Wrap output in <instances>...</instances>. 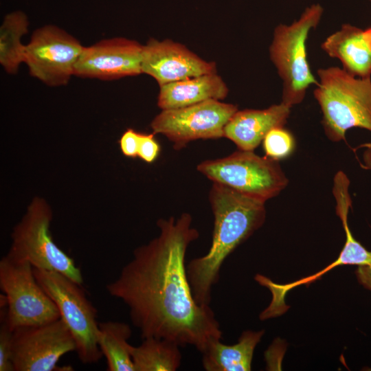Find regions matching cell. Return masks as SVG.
<instances>
[{
    "label": "cell",
    "mask_w": 371,
    "mask_h": 371,
    "mask_svg": "<svg viewBox=\"0 0 371 371\" xmlns=\"http://www.w3.org/2000/svg\"><path fill=\"white\" fill-rule=\"evenodd\" d=\"M192 223L188 213L159 219V236L137 247L106 289L128 307L142 339H166L202 352L210 341L221 339L223 333L210 305L194 299L188 279L186 251L199 236Z\"/></svg>",
    "instance_id": "1"
},
{
    "label": "cell",
    "mask_w": 371,
    "mask_h": 371,
    "mask_svg": "<svg viewBox=\"0 0 371 371\" xmlns=\"http://www.w3.org/2000/svg\"><path fill=\"white\" fill-rule=\"evenodd\" d=\"M209 201L214 214L211 246L203 256L186 265L188 279L195 301L210 305L212 286L219 280L227 256L264 223L265 203L213 183Z\"/></svg>",
    "instance_id": "2"
},
{
    "label": "cell",
    "mask_w": 371,
    "mask_h": 371,
    "mask_svg": "<svg viewBox=\"0 0 371 371\" xmlns=\"http://www.w3.org/2000/svg\"><path fill=\"white\" fill-rule=\"evenodd\" d=\"M317 74L313 95L326 136L339 142L352 128L371 133V77H357L336 66L319 68Z\"/></svg>",
    "instance_id": "3"
},
{
    "label": "cell",
    "mask_w": 371,
    "mask_h": 371,
    "mask_svg": "<svg viewBox=\"0 0 371 371\" xmlns=\"http://www.w3.org/2000/svg\"><path fill=\"white\" fill-rule=\"evenodd\" d=\"M324 13L317 3L306 8L292 23L278 24L269 47V58L282 81V102L290 107L304 100L311 85H317L307 56V40Z\"/></svg>",
    "instance_id": "4"
},
{
    "label": "cell",
    "mask_w": 371,
    "mask_h": 371,
    "mask_svg": "<svg viewBox=\"0 0 371 371\" xmlns=\"http://www.w3.org/2000/svg\"><path fill=\"white\" fill-rule=\"evenodd\" d=\"M35 278L56 304L60 318L76 343V352L83 364L98 363L103 357L98 344L97 311L82 284L53 271L34 268Z\"/></svg>",
    "instance_id": "5"
},
{
    "label": "cell",
    "mask_w": 371,
    "mask_h": 371,
    "mask_svg": "<svg viewBox=\"0 0 371 371\" xmlns=\"http://www.w3.org/2000/svg\"><path fill=\"white\" fill-rule=\"evenodd\" d=\"M196 169L212 183L265 203L289 183L278 161L254 151L238 150L223 158L205 160Z\"/></svg>",
    "instance_id": "6"
},
{
    "label": "cell",
    "mask_w": 371,
    "mask_h": 371,
    "mask_svg": "<svg viewBox=\"0 0 371 371\" xmlns=\"http://www.w3.org/2000/svg\"><path fill=\"white\" fill-rule=\"evenodd\" d=\"M52 212L45 201L35 197L14 227L8 256L30 262L34 268L60 273L82 284L80 269L53 240L49 232Z\"/></svg>",
    "instance_id": "7"
},
{
    "label": "cell",
    "mask_w": 371,
    "mask_h": 371,
    "mask_svg": "<svg viewBox=\"0 0 371 371\" xmlns=\"http://www.w3.org/2000/svg\"><path fill=\"white\" fill-rule=\"evenodd\" d=\"M0 288L6 300V306H0V315L12 330L60 318L58 308L36 280L30 262L3 256Z\"/></svg>",
    "instance_id": "8"
},
{
    "label": "cell",
    "mask_w": 371,
    "mask_h": 371,
    "mask_svg": "<svg viewBox=\"0 0 371 371\" xmlns=\"http://www.w3.org/2000/svg\"><path fill=\"white\" fill-rule=\"evenodd\" d=\"M233 104L218 100H208L192 105L164 109L153 120L154 133L166 136L180 150L196 139H218L224 137V128L238 111Z\"/></svg>",
    "instance_id": "9"
},
{
    "label": "cell",
    "mask_w": 371,
    "mask_h": 371,
    "mask_svg": "<svg viewBox=\"0 0 371 371\" xmlns=\"http://www.w3.org/2000/svg\"><path fill=\"white\" fill-rule=\"evenodd\" d=\"M84 46L64 30L46 25L36 29L25 45L24 63L30 75L49 87L66 85Z\"/></svg>",
    "instance_id": "10"
},
{
    "label": "cell",
    "mask_w": 371,
    "mask_h": 371,
    "mask_svg": "<svg viewBox=\"0 0 371 371\" xmlns=\"http://www.w3.org/2000/svg\"><path fill=\"white\" fill-rule=\"evenodd\" d=\"M76 352L75 341L59 318L13 330L12 361L14 371L59 370L57 363L65 354Z\"/></svg>",
    "instance_id": "11"
},
{
    "label": "cell",
    "mask_w": 371,
    "mask_h": 371,
    "mask_svg": "<svg viewBox=\"0 0 371 371\" xmlns=\"http://www.w3.org/2000/svg\"><path fill=\"white\" fill-rule=\"evenodd\" d=\"M143 45L134 40L115 37L85 47L75 65L74 76L113 80L142 74Z\"/></svg>",
    "instance_id": "12"
},
{
    "label": "cell",
    "mask_w": 371,
    "mask_h": 371,
    "mask_svg": "<svg viewBox=\"0 0 371 371\" xmlns=\"http://www.w3.org/2000/svg\"><path fill=\"white\" fill-rule=\"evenodd\" d=\"M142 74L152 76L159 87L170 82L216 73L214 62H207L185 45L171 40L150 38L142 52Z\"/></svg>",
    "instance_id": "13"
},
{
    "label": "cell",
    "mask_w": 371,
    "mask_h": 371,
    "mask_svg": "<svg viewBox=\"0 0 371 371\" xmlns=\"http://www.w3.org/2000/svg\"><path fill=\"white\" fill-rule=\"evenodd\" d=\"M291 109L281 102L264 109L238 110L225 125L224 137L238 150L254 151L271 130L284 126Z\"/></svg>",
    "instance_id": "14"
},
{
    "label": "cell",
    "mask_w": 371,
    "mask_h": 371,
    "mask_svg": "<svg viewBox=\"0 0 371 371\" xmlns=\"http://www.w3.org/2000/svg\"><path fill=\"white\" fill-rule=\"evenodd\" d=\"M321 48L330 58L339 60L342 69L350 74L371 77V27L361 29L342 24L325 38Z\"/></svg>",
    "instance_id": "15"
},
{
    "label": "cell",
    "mask_w": 371,
    "mask_h": 371,
    "mask_svg": "<svg viewBox=\"0 0 371 371\" xmlns=\"http://www.w3.org/2000/svg\"><path fill=\"white\" fill-rule=\"evenodd\" d=\"M228 92L217 73L203 74L160 86L157 105L161 110L181 108L208 100H223Z\"/></svg>",
    "instance_id": "16"
},
{
    "label": "cell",
    "mask_w": 371,
    "mask_h": 371,
    "mask_svg": "<svg viewBox=\"0 0 371 371\" xmlns=\"http://www.w3.org/2000/svg\"><path fill=\"white\" fill-rule=\"evenodd\" d=\"M264 330H245L236 344L226 345L221 339L209 342L202 354V365L206 371H249L254 349Z\"/></svg>",
    "instance_id": "17"
},
{
    "label": "cell",
    "mask_w": 371,
    "mask_h": 371,
    "mask_svg": "<svg viewBox=\"0 0 371 371\" xmlns=\"http://www.w3.org/2000/svg\"><path fill=\"white\" fill-rule=\"evenodd\" d=\"M130 326L124 322L107 321L99 323L98 344L106 361L108 371H135L131 354Z\"/></svg>",
    "instance_id": "18"
},
{
    "label": "cell",
    "mask_w": 371,
    "mask_h": 371,
    "mask_svg": "<svg viewBox=\"0 0 371 371\" xmlns=\"http://www.w3.org/2000/svg\"><path fill=\"white\" fill-rule=\"evenodd\" d=\"M180 346L172 341L150 337L137 346H131L135 371H175L181 362Z\"/></svg>",
    "instance_id": "19"
},
{
    "label": "cell",
    "mask_w": 371,
    "mask_h": 371,
    "mask_svg": "<svg viewBox=\"0 0 371 371\" xmlns=\"http://www.w3.org/2000/svg\"><path fill=\"white\" fill-rule=\"evenodd\" d=\"M370 264H371V251L366 249L355 238H349L346 239L344 247L337 260L323 270L313 276L284 285L274 284L270 280L261 276H257L256 279L261 284L268 286L270 289L273 294V300L267 310L271 314L277 315L278 307H280L282 304L281 300L284 302L285 293L291 289L300 286L302 284L312 282L327 271L339 265H351L361 266Z\"/></svg>",
    "instance_id": "20"
},
{
    "label": "cell",
    "mask_w": 371,
    "mask_h": 371,
    "mask_svg": "<svg viewBox=\"0 0 371 371\" xmlns=\"http://www.w3.org/2000/svg\"><path fill=\"white\" fill-rule=\"evenodd\" d=\"M28 25L27 15L17 10L6 14L0 26V64L9 74H16L24 63L25 45L21 40Z\"/></svg>",
    "instance_id": "21"
},
{
    "label": "cell",
    "mask_w": 371,
    "mask_h": 371,
    "mask_svg": "<svg viewBox=\"0 0 371 371\" xmlns=\"http://www.w3.org/2000/svg\"><path fill=\"white\" fill-rule=\"evenodd\" d=\"M295 144L293 135L284 126L273 128L262 140L265 156L278 161L289 157L295 150Z\"/></svg>",
    "instance_id": "22"
},
{
    "label": "cell",
    "mask_w": 371,
    "mask_h": 371,
    "mask_svg": "<svg viewBox=\"0 0 371 371\" xmlns=\"http://www.w3.org/2000/svg\"><path fill=\"white\" fill-rule=\"evenodd\" d=\"M0 371H14L12 361L13 330L0 315Z\"/></svg>",
    "instance_id": "23"
},
{
    "label": "cell",
    "mask_w": 371,
    "mask_h": 371,
    "mask_svg": "<svg viewBox=\"0 0 371 371\" xmlns=\"http://www.w3.org/2000/svg\"><path fill=\"white\" fill-rule=\"evenodd\" d=\"M159 152L160 145L154 135L140 133L137 157L144 161L151 164L157 158Z\"/></svg>",
    "instance_id": "24"
},
{
    "label": "cell",
    "mask_w": 371,
    "mask_h": 371,
    "mask_svg": "<svg viewBox=\"0 0 371 371\" xmlns=\"http://www.w3.org/2000/svg\"><path fill=\"white\" fill-rule=\"evenodd\" d=\"M140 133L128 128L122 135L119 143L122 154L131 158L137 157Z\"/></svg>",
    "instance_id": "25"
},
{
    "label": "cell",
    "mask_w": 371,
    "mask_h": 371,
    "mask_svg": "<svg viewBox=\"0 0 371 371\" xmlns=\"http://www.w3.org/2000/svg\"><path fill=\"white\" fill-rule=\"evenodd\" d=\"M356 276L361 284L371 291V264L359 266Z\"/></svg>",
    "instance_id": "26"
},
{
    "label": "cell",
    "mask_w": 371,
    "mask_h": 371,
    "mask_svg": "<svg viewBox=\"0 0 371 371\" xmlns=\"http://www.w3.org/2000/svg\"><path fill=\"white\" fill-rule=\"evenodd\" d=\"M364 150L362 154L361 167L366 170H371V143H366L362 145Z\"/></svg>",
    "instance_id": "27"
},
{
    "label": "cell",
    "mask_w": 371,
    "mask_h": 371,
    "mask_svg": "<svg viewBox=\"0 0 371 371\" xmlns=\"http://www.w3.org/2000/svg\"><path fill=\"white\" fill-rule=\"evenodd\" d=\"M371 2V0H369Z\"/></svg>",
    "instance_id": "28"
}]
</instances>
